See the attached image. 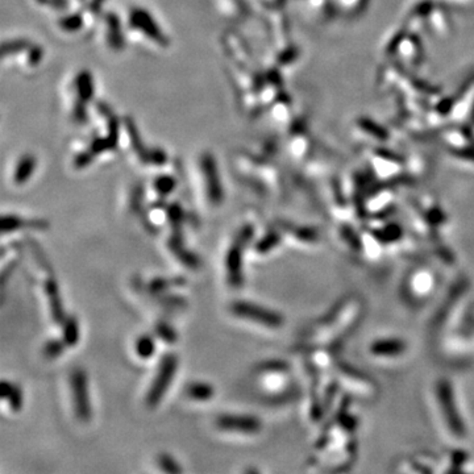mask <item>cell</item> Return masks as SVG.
Returning a JSON list of instances; mask_svg holds the SVG:
<instances>
[{
	"label": "cell",
	"mask_w": 474,
	"mask_h": 474,
	"mask_svg": "<svg viewBox=\"0 0 474 474\" xmlns=\"http://www.w3.org/2000/svg\"><path fill=\"white\" fill-rule=\"evenodd\" d=\"M412 289L418 294H425L434 285V278L428 271H418L412 277Z\"/></svg>",
	"instance_id": "26"
},
{
	"label": "cell",
	"mask_w": 474,
	"mask_h": 474,
	"mask_svg": "<svg viewBox=\"0 0 474 474\" xmlns=\"http://www.w3.org/2000/svg\"><path fill=\"white\" fill-rule=\"evenodd\" d=\"M107 0H89L87 8H86V20L89 28H92L95 23H98V19L103 12V6Z\"/></svg>",
	"instance_id": "28"
},
{
	"label": "cell",
	"mask_w": 474,
	"mask_h": 474,
	"mask_svg": "<svg viewBox=\"0 0 474 474\" xmlns=\"http://www.w3.org/2000/svg\"><path fill=\"white\" fill-rule=\"evenodd\" d=\"M44 290H45L49 308H51V319L56 321L57 324H62L66 319V315H65L62 298L60 294L58 283L53 277H49L44 283Z\"/></svg>",
	"instance_id": "13"
},
{
	"label": "cell",
	"mask_w": 474,
	"mask_h": 474,
	"mask_svg": "<svg viewBox=\"0 0 474 474\" xmlns=\"http://www.w3.org/2000/svg\"><path fill=\"white\" fill-rule=\"evenodd\" d=\"M0 390H1L3 400H6L8 403L11 410L17 412V411L23 409L24 396H23V390L17 384L3 380Z\"/></svg>",
	"instance_id": "19"
},
{
	"label": "cell",
	"mask_w": 474,
	"mask_h": 474,
	"mask_svg": "<svg viewBox=\"0 0 474 474\" xmlns=\"http://www.w3.org/2000/svg\"><path fill=\"white\" fill-rule=\"evenodd\" d=\"M255 227L252 224H244L233 237L226 256V271L227 280L233 289L243 287L244 283V253L248 245L253 240Z\"/></svg>",
	"instance_id": "4"
},
{
	"label": "cell",
	"mask_w": 474,
	"mask_h": 474,
	"mask_svg": "<svg viewBox=\"0 0 474 474\" xmlns=\"http://www.w3.org/2000/svg\"><path fill=\"white\" fill-rule=\"evenodd\" d=\"M57 26L64 35H77L89 29L86 12L61 13L57 19Z\"/></svg>",
	"instance_id": "16"
},
{
	"label": "cell",
	"mask_w": 474,
	"mask_h": 474,
	"mask_svg": "<svg viewBox=\"0 0 474 474\" xmlns=\"http://www.w3.org/2000/svg\"><path fill=\"white\" fill-rule=\"evenodd\" d=\"M37 169V158L32 153H24L19 157L13 167L12 182L16 186L28 183Z\"/></svg>",
	"instance_id": "14"
},
{
	"label": "cell",
	"mask_w": 474,
	"mask_h": 474,
	"mask_svg": "<svg viewBox=\"0 0 474 474\" xmlns=\"http://www.w3.org/2000/svg\"><path fill=\"white\" fill-rule=\"evenodd\" d=\"M69 382H70V391H71L76 416L81 422L87 423L90 422L91 414H92L87 373L79 368L74 369L70 374Z\"/></svg>",
	"instance_id": "8"
},
{
	"label": "cell",
	"mask_w": 474,
	"mask_h": 474,
	"mask_svg": "<svg viewBox=\"0 0 474 474\" xmlns=\"http://www.w3.org/2000/svg\"><path fill=\"white\" fill-rule=\"evenodd\" d=\"M257 372L265 373V374H285L289 372V366L286 362L280 359H271L264 361L257 366Z\"/></svg>",
	"instance_id": "27"
},
{
	"label": "cell",
	"mask_w": 474,
	"mask_h": 474,
	"mask_svg": "<svg viewBox=\"0 0 474 474\" xmlns=\"http://www.w3.org/2000/svg\"><path fill=\"white\" fill-rule=\"evenodd\" d=\"M185 394L192 398V400L207 402L215 396V389L212 384L202 382V381H195V382L186 384Z\"/></svg>",
	"instance_id": "21"
},
{
	"label": "cell",
	"mask_w": 474,
	"mask_h": 474,
	"mask_svg": "<svg viewBox=\"0 0 474 474\" xmlns=\"http://www.w3.org/2000/svg\"><path fill=\"white\" fill-rule=\"evenodd\" d=\"M98 28L104 45L110 51L120 53L126 49L127 32H124V26L116 13L102 12L98 19Z\"/></svg>",
	"instance_id": "9"
},
{
	"label": "cell",
	"mask_w": 474,
	"mask_h": 474,
	"mask_svg": "<svg viewBox=\"0 0 474 474\" xmlns=\"http://www.w3.org/2000/svg\"><path fill=\"white\" fill-rule=\"evenodd\" d=\"M439 402L441 405V409L448 411V414L446 415V421L448 423V427L450 430H453V432L457 436L462 435V423L459 419V415L456 412V407L455 403L452 402V397H450V391L447 384H440L439 386Z\"/></svg>",
	"instance_id": "15"
},
{
	"label": "cell",
	"mask_w": 474,
	"mask_h": 474,
	"mask_svg": "<svg viewBox=\"0 0 474 474\" xmlns=\"http://www.w3.org/2000/svg\"><path fill=\"white\" fill-rule=\"evenodd\" d=\"M26 227H32V228H45L48 227V223L45 220H26V219L22 218L19 215L15 214H8V215H3L1 218V226L0 230L3 235L7 233H12V232L19 231L22 228Z\"/></svg>",
	"instance_id": "17"
},
{
	"label": "cell",
	"mask_w": 474,
	"mask_h": 474,
	"mask_svg": "<svg viewBox=\"0 0 474 474\" xmlns=\"http://www.w3.org/2000/svg\"><path fill=\"white\" fill-rule=\"evenodd\" d=\"M89 0H62L61 13L86 12Z\"/></svg>",
	"instance_id": "33"
},
{
	"label": "cell",
	"mask_w": 474,
	"mask_h": 474,
	"mask_svg": "<svg viewBox=\"0 0 474 474\" xmlns=\"http://www.w3.org/2000/svg\"><path fill=\"white\" fill-rule=\"evenodd\" d=\"M157 465L160 466V469L165 473H180L182 468L180 464L176 462V459L167 453H161L157 457Z\"/></svg>",
	"instance_id": "30"
},
{
	"label": "cell",
	"mask_w": 474,
	"mask_h": 474,
	"mask_svg": "<svg viewBox=\"0 0 474 474\" xmlns=\"http://www.w3.org/2000/svg\"><path fill=\"white\" fill-rule=\"evenodd\" d=\"M221 45L233 66L251 67L252 54L239 33H236L235 31H227L221 37Z\"/></svg>",
	"instance_id": "11"
},
{
	"label": "cell",
	"mask_w": 474,
	"mask_h": 474,
	"mask_svg": "<svg viewBox=\"0 0 474 474\" xmlns=\"http://www.w3.org/2000/svg\"><path fill=\"white\" fill-rule=\"evenodd\" d=\"M178 369V357L174 353H165L157 366V372L154 375L153 381L148 390V394L145 398V403L148 407L153 409L158 406L165 397V394L173 382L176 373Z\"/></svg>",
	"instance_id": "5"
},
{
	"label": "cell",
	"mask_w": 474,
	"mask_h": 474,
	"mask_svg": "<svg viewBox=\"0 0 474 474\" xmlns=\"http://www.w3.org/2000/svg\"><path fill=\"white\" fill-rule=\"evenodd\" d=\"M231 311L235 316L240 319L255 321L257 324L269 328H280L282 325L283 318L281 314L252 302L236 301L231 305Z\"/></svg>",
	"instance_id": "7"
},
{
	"label": "cell",
	"mask_w": 474,
	"mask_h": 474,
	"mask_svg": "<svg viewBox=\"0 0 474 474\" xmlns=\"http://www.w3.org/2000/svg\"><path fill=\"white\" fill-rule=\"evenodd\" d=\"M135 350L142 359H152L155 353V341H154L153 336L142 335L135 343Z\"/></svg>",
	"instance_id": "24"
},
{
	"label": "cell",
	"mask_w": 474,
	"mask_h": 474,
	"mask_svg": "<svg viewBox=\"0 0 474 474\" xmlns=\"http://www.w3.org/2000/svg\"><path fill=\"white\" fill-rule=\"evenodd\" d=\"M95 79L87 69H82L71 78L66 90L67 114L76 126H86L90 123L91 108L95 103Z\"/></svg>",
	"instance_id": "1"
},
{
	"label": "cell",
	"mask_w": 474,
	"mask_h": 474,
	"mask_svg": "<svg viewBox=\"0 0 474 474\" xmlns=\"http://www.w3.org/2000/svg\"><path fill=\"white\" fill-rule=\"evenodd\" d=\"M44 48L26 37L4 40L1 44V61L22 71H33L42 64Z\"/></svg>",
	"instance_id": "3"
},
{
	"label": "cell",
	"mask_w": 474,
	"mask_h": 474,
	"mask_svg": "<svg viewBox=\"0 0 474 474\" xmlns=\"http://www.w3.org/2000/svg\"><path fill=\"white\" fill-rule=\"evenodd\" d=\"M167 248L170 249V252L177 257L178 261H180L186 268H189V269H198L199 268L201 260L194 252H192L190 249H187L185 246L183 235L180 236V235L171 233L170 239L167 240Z\"/></svg>",
	"instance_id": "12"
},
{
	"label": "cell",
	"mask_w": 474,
	"mask_h": 474,
	"mask_svg": "<svg viewBox=\"0 0 474 474\" xmlns=\"http://www.w3.org/2000/svg\"><path fill=\"white\" fill-rule=\"evenodd\" d=\"M405 344L398 340H381L372 346V352L375 356L397 357L405 352Z\"/></svg>",
	"instance_id": "22"
},
{
	"label": "cell",
	"mask_w": 474,
	"mask_h": 474,
	"mask_svg": "<svg viewBox=\"0 0 474 474\" xmlns=\"http://www.w3.org/2000/svg\"><path fill=\"white\" fill-rule=\"evenodd\" d=\"M79 323L76 316H66L62 323V340L66 346H76L79 341Z\"/></svg>",
	"instance_id": "23"
},
{
	"label": "cell",
	"mask_w": 474,
	"mask_h": 474,
	"mask_svg": "<svg viewBox=\"0 0 474 474\" xmlns=\"http://www.w3.org/2000/svg\"><path fill=\"white\" fill-rule=\"evenodd\" d=\"M217 425L223 431L239 432L245 435H255L262 428L260 418L246 414H223L218 416Z\"/></svg>",
	"instance_id": "10"
},
{
	"label": "cell",
	"mask_w": 474,
	"mask_h": 474,
	"mask_svg": "<svg viewBox=\"0 0 474 474\" xmlns=\"http://www.w3.org/2000/svg\"><path fill=\"white\" fill-rule=\"evenodd\" d=\"M280 243H281V233L277 231H270L257 242L256 251L261 255H266L271 249L277 248Z\"/></svg>",
	"instance_id": "25"
},
{
	"label": "cell",
	"mask_w": 474,
	"mask_h": 474,
	"mask_svg": "<svg viewBox=\"0 0 474 474\" xmlns=\"http://www.w3.org/2000/svg\"><path fill=\"white\" fill-rule=\"evenodd\" d=\"M198 167L203 178L207 202L214 207L223 205L226 195L215 155L211 152H203L198 158Z\"/></svg>",
	"instance_id": "6"
},
{
	"label": "cell",
	"mask_w": 474,
	"mask_h": 474,
	"mask_svg": "<svg viewBox=\"0 0 474 474\" xmlns=\"http://www.w3.org/2000/svg\"><path fill=\"white\" fill-rule=\"evenodd\" d=\"M219 12L224 17L240 22L246 19L249 10L244 0H215Z\"/></svg>",
	"instance_id": "18"
},
{
	"label": "cell",
	"mask_w": 474,
	"mask_h": 474,
	"mask_svg": "<svg viewBox=\"0 0 474 474\" xmlns=\"http://www.w3.org/2000/svg\"><path fill=\"white\" fill-rule=\"evenodd\" d=\"M66 344L64 340H57V339H51L49 341L45 343L44 346V355L48 359H57L58 356H61L64 353Z\"/></svg>",
	"instance_id": "32"
},
{
	"label": "cell",
	"mask_w": 474,
	"mask_h": 474,
	"mask_svg": "<svg viewBox=\"0 0 474 474\" xmlns=\"http://www.w3.org/2000/svg\"><path fill=\"white\" fill-rule=\"evenodd\" d=\"M152 186H153L154 192L157 194L158 199H167V196L171 195L173 192L177 189L178 180L173 174L162 173L154 178Z\"/></svg>",
	"instance_id": "20"
},
{
	"label": "cell",
	"mask_w": 474,
	"mask_h": 474,
	"mask_svg": "<svg viewBox=\"0 0 474 474\" xmlns=\"http://www.w3.org/2000/svg\"><path fill=\"white\" fill-rule=\"evenodd\" d=\"M183 282L182 278H174V280H167L164 277H157L153 278L151 282L148 283L149 290L157 294V293H162L167 291V289H170L171 286H180V283Z\"/></svg>",
	"instance_id": "29"
},
{
	"label": "cell",
	"mask_w": 474,
	"mask_h": 474,
	"mask_svg": "<svg viewBox=\"0 0 474 474\" xmlns=\"http://www.w3.org/2000/svg\"><path fill=\"white\" fill-rule=\"evenodd\" d=\"M155 335L167 344H173L177 341L176 330L167 321H158L155 324Z\"/></svg>",
	"instance_id": "31"
},
{
	"label": "cell",
	"mask_w": 474,
	"mask_h": 474,
	"mask_svg": "<svg viewBox=\"0 0 474 474\" xmlns=\"http://www.w3.org/2000/svg\"><path fill=\"white\" fill-rule=\"evenodd\" d=\"M126 31H128L130 36L145 41L155 49L167 51L171 45L170 37L165 33L162 26L158 24L153 15L149 10L140 6L129 8Z\"/></svg>",
	"instance_id": "2"
}]
</instances>
